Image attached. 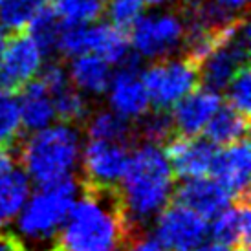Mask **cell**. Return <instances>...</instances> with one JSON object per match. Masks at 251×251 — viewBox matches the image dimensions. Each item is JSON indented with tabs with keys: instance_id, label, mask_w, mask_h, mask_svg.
Returning a JSON list of instances; mask_svg holds the SVG:
<instances>
[{
	"instance_id": "19",
	"label": "cell",
	"mask_w": 251,
	"mask_h": 251,
	"mask_svg": "<svg viewBox=\"0 0 251 251\" xmlns=\"http://www.w3.org/2000/svg\"><path fill=\"white\" fill-rule=\"evenodd\" d=\"M248 114L238 112L229 105H220L213 114L203 132L213 145H229L238 140L248 138Z\"/></svg>"
},
{
	"instance_id": "10",
	"label": "cell",
	"mask_w": 251,
	"mask_h": 251,
	"mask_svg": "<svg viewBox=\"0 0 251 251\" xmlns=\"http://www.w3.org/2000/svg\"><path fill=\"white\" fill-rule=\"evenodd\" d=\"M106 92L110 108L128 121H138L145 112L151 110V99L141 79L140 66L130 57L121 63L118 74L112 75Z\"/></svg>"
},
{
	"instance_id": "15",
	"label": "cell",
	"mask_w": 251,
	"mask_h": 251,
	"mask_svg": "<svg viewBox=\"0 0 251 251\" xmlns=\"http://www.w3.org/2000/svg\"><path fill=\"white\" fill-rule=\"evenodd\" d=\"M226 209H222L215 218H211V237L216 242L250 250V235H251V215L250 202L246 198L233 200Z\"/></svg>"
},
{
	"instance_id": "20",
	"label": "cell",
	"mask_w": 251,
	"mask_h": 251,
	"mask_svg": "<svg viewBox=\"0 0 251 251\" xmlns=\"http://www.w3.org/2000/svg\"><path fill=\"white\" fill-rule=\"evenodd\" d=\"M29 191V178L24 171L9 169L0 176V227L17 218L31 195Z\"/></svg>"
},
{
	"instance_id": "11",
	"label": "cell",
	"mask_w": 251,
	"mask_h": 251,
	"mask_svg": "<svg viewBox=\"0 0 251 251\" xmlns=\"http://www.w3.org/2000/svg\"><path fill=\"white\" fill-rule=\"evenodd\" d=\"M163 152L173 169V175L180 176L181 180H187L209 175L216 154V145H213L207 138L175 134L167 141Z\"/></svg>"
},
{
	"instance_id": "17",
	"label": "cell",
	"mask_w": 251,
	"mask_h": 251,
	"mask_svg": "<svg viewBox=\"0 0 251 251\" xmlns=\"http://www.w3.org/2000/svg\"><path fill=\"white\" fill-rule=\"evenodd\" d=\"M112 64H108L105 59L84 53V55L74 57L68 70L70 83L79 92L90 94V96H101L108 90V84L112 79Z\"/></svg>"
},
{
	"instance_id": "2",
	"label": "cell",
	"mask_w": 251,
	"mask_h": 251,
	"mask_svg": "<svg viewBox=\"0 0 251 251\" xmlns=\"http://www.w3.org/2000/svg\"><path fill=\"white\" fill-rule=\"evenodd\" d=\"M119 185L121 205L134 229L158 215L175 191V175L160 145L143 141L130 154Z\"/></svg>"
},
{
	"instance_id": "25",
	"label": "cell",
	"mask_w": 251,
	"mask_h": 251,
	"mask_svg": "<svg viewBox=\"0 0 251 251\" xmlns=\"http://www.w3.org/2000/svg\"><path fill=\"white\" fill-rule=\"evenodd\" d=\"M61 28H63V21L51 11V7L46 6L26 29L33 37V41L39 44L42 53L46 55L57 50V39H59Z\"/></svg>"
},
{
	"instance_id": "6",
	"label": "cell",
	"mask_w": 251,
	"mask_h": 251,
	"mask_svg": "<svg viewBox=\"0 0 251 251\" xmlns=\"http://www.w3.org/2000/svg\"><path fill=\"white\" fill-rule=\"evenodd\" d=\"M130 44L134 51L145 59H161L173 55L185 44V26L175 13L141 15L130 26Z\"/></svg>"
},
{
	"instance_id": "27",
	"label": "cell",
	"mask_w": 251,
	"mask_h": 251,
	"mask_svg": "<svg viewBox=\"0 0 251 251\" xmlns=\"http://www.w3.org/2000/svg\"><path fill=\"white\" fill-rule=\"evenodd\" d=\"M138 121H140V136L143 141L161 145V143H167L175 136L171 112L165 108L145 112Z\"/></svg>"
},
{
	"instance_id": "12",
	"label": "cell",
	"mask_w": 251,
	"mask_h": 251,
	"mask_svg": "<svg viewBox=\"0 0 251 251\" xmlns=\"http://www.w3.org/2000/svg\"><path fill=\"white\" fill-rule=\"evenodd\" d=\"M250 169V143H248V138H244L229 145H224L222 151H216L209 175H213V178L237 200V198L248 196Z\"/></svg>"
},
{
	"instance_id": "21",
	"label": "cell",
	"mask_w": 251,
	"mask_h": 251,
	"mask_svg": "<svg viewBox=\"0 0 251 251\" xmlns=\"http://www.w3.org/2000/svg\"><path fill=\"white\" fill-rule=\"evenodd\" d=\"M90 140H105V141H119L126 143L132 138L130 121L121 118L114 110H101L88 118L86 125Z\"/></svg>"
},
{
	"instance_id": "36",
	"label": "cell",
	"mask_w": 251,
	"mask_h": 251,
	"mask_svg": "<svg viewBox=\"0 0 251 251\" xmlns=\"http://www.w3.org/2000/svg\"><path fill=\"white\" fill-rule=\"evenodd\" d=\"M171 2H175V0H147V4H151V6H163V4H171Z\"/></svg>"
},
{
	"instance_id": "24",
	"label": "cell",
	"mask_w": 251,
	"mask_h": 251,
	"mask_svg": "<svg viewBox=\"0 0 251 251\" xmlns=\"http://www.w3.org/2000/svg\"><path fill=\"white\" fill-rule=\"evenodd\" d=\"M50 7L66 24H88L105 11V0H51Z\"/></svg>"
},
{
	"instance_id": "8",
	"label": "cell",
	"mask_w": 251,
	"mask_h": 251,
	"mask_svg": "<svg viewBox=\"0 0 251 251\" xmlns=\"http://www.w3.org/2000/svg\"><path fill=\"white\" fill-rule=\"evenodd\" d=\"M130 160L126 143L90 140L83 152L84 185L118 187Z\"/></svg>"
},
{
	"instance_id": "3",
	"label": "cell",
	"mask_w": 251,
	"mask_h": 251,
	"mask_svg": "<svg viewBox=\"0 0 251 251\" xmlns=\"http://www.w3.org/2000/svg\"><path fill=\"white\" fill-rule=\"evenodd\" d=\"M81 154L79 132L68 123L35 130L21 147V161L28 178L50 185L70 178Z\"/></svg>"
},
{
	"instance_id": "31",
	"label": "cell",
	"mask_w": 251,
	"mask_h": 251,
	"mask_svg": "<svg viewBox=\"0 0 251 251\" xmlns=\"http://www.w3.org/2000/svg\"><path fill=\"white\" fill-rule=\"evenodd\" d=\"M0 251H26L21 240L9 233H0Z\"/></svg>"
},
{
	"instance_id": "29",
	"label": "cell",
	"mask_w": 251,
	"mask_h": 251,
	"mask_svg": "<svg viewBox=\"0 0 251 251\" xmlns=\"http://www.w3.org/2000/svg\"><path fill=\"white\" fill-rule=\"evenodd\" d=\"M227 105L237 108L238 112L250 114L251 106V75L250 66L246 64L233 75L227 83Z\"/></svg>"
},
{
	"instance_id": "32",
	"label": "cell",
	"mask_w": 251,
	"mask_h": 251,
	"mask_svg": "<svg viewBox=\"0 0 251 251\" xmlns=\"http://www.w3.org/2000/svg\"><path fill=\"white\" fill-rule=\"evenodd\" d=\"M13 154L9 151V147L0 145V176L6 175L9 169H13Z\"/></svg>"
},
{
	"instance_id": "14",
	"label": "cell",
	"mask_w": 251,
	"mask_h": 251,
	"mask_svg": "<svg viewBox=\"0 0 251 251\" xmlns=\"http://www.w3.org/2000/svg\"><path fill=\"white\" fill-rule=\"evenodd\" d=\"M175 202L195 211L205 220L215 218L222 209H226L235 198L215 180L207 176L198 178H187L180 183V187L175 193Z\"/></svg>"
},
{
	"instance_id": "5",
	"label": "cell",
	"mask_w": 251,
	"mask_h": 251,
	"mask_svg": "<svg viewBox=\"0 0 251 251\" xmlns=\"http://www.w3.org/2000/svg\"><path fill=\"white\" fill-rule=\"evenodd\" d=\"M151 105L169 110L176 101L198 84V63L187 53L183 57H161L141 72Z\"/></svg>"
},
{
	"instance_id": "30",
	"label": "cell",
	"mask_w": 251,
	"mask_h": 251,
	"mask_svg": "<svg viewBox=\"0 0 251 251\" xmlns=\"http://www.w3.org/2000/svg\"><path fill=\"white\" fill-rule=\"evenodd\" d=\"M125 251H165L161 248V244L156 240L154 237H130L128 238V242L125 244L123 248Z\"/></svg>"
},
{
	"instance_id": "23",
	"label": "cell",
	"mask_w": 251,
	"mask_h": 251,
	"mask_svg": "<svg viewBox=\"0 0 251 251\" xmlns=\"http://www.w3.org/2000/svg\"><path fill=\"white\" fill-rule=\"evenodd\" d=\"M53 99V108H55V118L61 119V123H81L88 118V103L84 99L83 92H79L72 83L59 88L51 94Z\"/></svg>"
},
{
	"instance_id": "26",
	"label": "cell",
	"mask_w": 251,
	"mask_h": 251,
	"mask_svg": "<svg viewBox=\"0 0 251 251\" xmlns=\"http://www.w3.org/2000/svg\"><path fill=\"white\" fill-rule=\"evenodd\" d=\"M21 128L17 94L7 88H0V145H13Z\"/></svg>"
},
{
	"instance_id": "22",
	"label": "cell",
	"mask_w": 251,
	"mask_h": 251,
	"mask_svg": "<svg viewBox=\"0 0 251 251\" xmlns=\"http://www.w3.org/2000/svg\"><path fill=\"white\" fill-rule=\"evenodd\" d=\"M48 0H0V26L7 31H24Z\"/></svg>"
},
{
	"instance_id": "7",
	"label": "cell",
	"mask_w": 251,
	"mask_h": 251,
	"mask_svg": "<svg viewBox=\"0 0 251 251\" xmlns=\"http://www.w3.org/2000/svg\"><path fill=\"white\" fill-rule=\"evenodd\" d=\"M156 216L154 238L165 251H193L209 231L205 218L176 202L165 205Z\"/></svg>"
},
{
	"instance_id": "4",
	"label": "cell",
	"mask_w": 251,
	"mask_h": 251,
	"mask_svg": "<svg viewBox=\"0 0 251 251\" xmlns=\"http://www.w3.org/2000/svg\"><path fill=\"white\" fill-rule=\"evenodd\" d=\"M75 195L77 181L72 180V176L50 185H41V191L29 196L17 215L19 233L33 242L53 238L70 213Z\"/></svg>"
},
{
	"instance_id": "28",
	"label": "cell",
	"mask_w": 251,
	"mask_h": 251,
	"mask_svg": "<svg viewBox=\"0 0 251 251\" xmlns=\"http://www.w3.org/2000/svg\"><path fill=\"white\" fill-rule=\"evenodd\" d=\"M147 0H108L106 4V15L119 29H130L134 22L143 15Z\"/></svg>"
},
{
	"instance_id": "33",
	"label": "cell",
	"mask_w": 251,
	"mask_h": 251,
	"mask_svg": "<svg viewBox=\"0 0 251 251\" xmlns=\"http://www.w3.org/2000/svg\"><path fill=\"white\" fill-rule=\"evenodd\" d=\"M193 251H250V250H242V248H233V246L222 244V242H207V244H200L198 248H195Z\"/></svg>"
},
{
	"instance_id": "9",
	"label": "cell",
	"mask_w": 251,
	"mask_h": 251,
	"mask_svg": "<svg viewBox=\"0 0 251 251\" xmlns=\"http://www.w3.org/2000/svg\"><path fill=\"white\" fill-rule=\"evenodd\" d=\"M42 50L29 33L17 31L7 37L4 51L0 55V86L7 90H19L35 79L42 68Z\"/></svg>"
},
{
	"instance_id": "16",
	"label": "cell",
	"mask_w": 251,
	"mask_h": 251,
	"mask_svg": "<svg viewBox=\"0 0 251 251\" xmlns=\"http://www.w3.org/2000/svg\"><path fill=\"white\" fill-rule=\"evenodd\" d=\"M19 90L21 96H17V101H19L21 125L28 132H35L51 125L55 119V108L48 88L39 79H31Z\"/></svg>"
},
{
	"instance_id": "34",
	"label": "cell",
	"mask_w": 251,
	"mask_h": 251,
	"mask_svg": "<svg viewBox=\"0 0 251 251\" xmlns=\"http://www.w3.org/2000/svg\"><path fill=\"white\" fill-rule=\"evenodd\" d=\"M216 4H220L224 9H227L231 13H238V11H242L248 4V0H215Z\"/></svg>"
},
{
	"instance_id": "13",
	"label": "cell",
	"mask_w": 251,
	"mask_h": 251,
	"mask_svg": "<svg viewBox=\"0 0 251 251\" xmlns=\"http://www.w3.org/2000/svg\"><path fill=\"white\" fill-rule=\"evenodd\" d=\"M222 105V98L207 86L195 88L171 106V119L178 136H198L203 132L213 114Z\"/></svg>"
},
{
	"instance_id": "35",
	"label": "cell",
	"mask_w": 251,
	"mask_h": 251,
	"mask_svg": "<svg viewBox=\"0 0 251 251\" xmlns=\"http://www.w3.org/2000/svg\"><path fill=\"white\" fill-rule=\"evenodd\" d=\"M6 42H7V29L0 26V55H2V51H4Z\"/></svg>"
},
{
	"instance_id": "18",
	"label": "cell",
	"mask_w": 251,
	"mask_h": 251,
	"mask_svg": "<svg viewBox=\"0 0 251 251\" xmlns=\"http://www.w3.org/2000/svg\"><path fill=\"white\" fill-rule=\"evenodd\" d=\"M130 42L125 29L110 22H90L88 28V53L105 59L108 64H121L128 59Z\"/></svg>"
},
{
	"instance_id": "1",
	"label": "cell",
	"mask_w": 251,
	"mask_h": 251,
	"mask_svg": "<svg viewBox=\"0 0 251 251\" xmlns=\"http://www.w3.org/2000/svg\"><path fill=\"white\" fill-rule=\"evenodd\" d=\"M118 187L84 185L59 229L51 251H123L134 235Z\"/></svg>"
}]
</instances>
